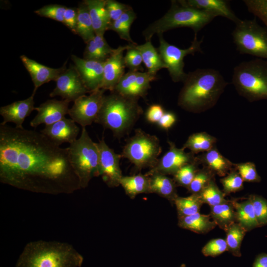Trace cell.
<instances>
[{
  "label": "cell",
  "instance_id": "obj_1",
  "mask_svg": "<svg viewBox=\"0 0 267 267\" xmlns=\"http://www.w3.org/2000/svg\"><path fill=\"white\" fill-rule=\"evenodd\" d=\"M0 181L36 193H70L81 189L67 148L41 132L1 124Z\"/></svg>",
  "mask_w": 267,
  "mask_h": 267
},
{
  "label": "cell",
  "instance_id": "obj_2",
  "mask_svg": "<svg viewBox=\"0 0 267 267\" xmlns=\"http://www.w3.org/2000/svg\"><path fill=\"white\" fill-rule=\"evenodd\" d=\"M183 82L178 104L194 113L205 111L215 105L228 84L219 71L212 68L190 72Z\"/></svg>",
  "mask_w": 267,
  "mask_h": 267
},
{
  "label": "cell",
  "instance_id": "obj_3",
  "mask_svg": "<svg viewBox=\"0 0 267 267\" xmlns=\"http://www.w3.org/2000/svg\"><path fill=\"white\" fill-rule=\"evenodd\" d=\"M84 258L66 242L37 240L27 243L16 267H81Z\"/></svg>",
  "mask_w": 267,
  "mask_h": 267
},
{
  "label": "cell",
  "instance_id": "obj_4",
  "mask_svg": "<svg viewBox=\"0 0 267 267\" xmlns=\"http://www.w3.org/2000/svg\"><path fill=\"white\" fill-rule=\"evenodd\" d=\"M142 113L137 98L113 91L104 95L95 123L110 129L117 137H121L131 129Z\"/></svg>",
  "mask_w": 267,
  "mask_h": 267
},
{
  "label": "cell",
  "instance_id": "obj_5",
  "mask_svg": "<svg viewBox=\"0 0 267 267\" xmlns=\"http://www.w3.org/2000/svg\"><path fill=\"white\" fill-rule=\"evenodd\" d=\"M218 15L213 12L182 4L178 0H172L168 11L160 19L150 24L142 32L146 41H151L153 36L173 29L187 27L192 29L194 35L209 24Z\"/></svg>",
  "mask_w": 267,
  "mask_h": 267
},
{
  "label": "cell",
  "instance_id": "obj_6",
  "mask_svg": "<svg viewBox=\"0 0 267 267\" xmlns=\"http://www.w3.org/2000/svg\"><path fill=\"white\" fill-rule=\"evenodd\" d=\"M232 83L238 94L253 102L267 99V61H243L233 69Z\"/></svg>",
  "mask_w": 267,
  "mask_h": 267
},
{
  "label": "cell",
  "instance_id": "obj_7",
  "mask_svg": "<svg viewBox=\"0 0 267 267\" xmlns=\"http://www.w3.org/2000/svg\"><path fill=\"white\" fill-rule=\"evenodd\" d=\"M67 148L80 188H85L93 177L100 176L99 155L96 143L92 140L86 128L83 127L80 136Z\"/></svg>",
  "mask_w": 267,
  "mask_h": 267
},
{
  "label": "cell",
  "instance_id": "obj_8",
  "mask_svg": "<svg viewBox=\"0 0 267 267\" xmlns=\"http://www.w3.org/2000/svg\"><path fill=\"white\" fill-rule=\"evenodd\" d=\"M161 152L160 142L156 136L137 129L125 145L121 155L128 159L136 169L141 170L154 167Z\"/></svg>",
  "mask_w": 267,
  "mask_h": 267
},
{
  "label": "cell",
  "instance_id": "obj_9",
  "mask_svg": "<svg viewBox=\"0 0 267 267\" xmlns=\"http://www.w3.org/2000/svg\"><path fill=\"white\" fill-rule=\"evenodd\" d=\"M231 35L240 54L267 59V29L261 26L256 19H240L235 23Z\"/></svg>",
  "mask_w": 267,
  "mask_h": 267
},
{
  "label": "cell",
  "instance_id": "obj_10",
  "mask_svg": "<svg viewBox=\"0 0 267 267\" xmlns=\"http://www.w3.org/2000/svg\"><path fill=\"white\" fill-rule=\"evenodd\" d=\"M197 35H194L191 45L185 49L179 48L168 43L163 38L162 34L158 35L160 44L157 50L174 82H183L187 75L183 70L184 57L189 54L194 55L196 52H202L201 45L203 38L198 40Z\"/></svg>",
  "mask_w": 267,
  "mask_h": 267
},
{
  "label": "cell",
  "instance_id": "obj_11",
  "mask_svg": "<svg viewBox=\"0 0 267 267\" xmlns=\"http://www.w3.org/2000/svg\"><path fill=\"white\" fill-rule=\"evenodd\" d=\"M105 91L99 89L77 99L69 110L71 119L82 128L95 122L102 105Z\"/></svg>",
  "mask_w": 267,
  "mask_h": 267
},
{
  "label": "cell",
  "instance_id": "obj_12",
  "mask_svg": "<svg viewBox=\"0 0 267 267\" xmlns=\"http://www.w3.org/2000/svg\"><path fill=\"white\" fill-rule=\"evenodd\" d=\"M99 155L100 176L103 181L110 187L118 186L123 176L120 167L121 154L110 148L104 137L96 143Z\"/></svg>",
  "mask_w": 267,
  "mask_h": 267
},
{
  "label": "cell",
  "instance_id": "obj_13",
  "mask_svg": "<svg viewBox=\"0 0 267 267\" xmlns=\"http://www.w3.org/2000/svg\"><path fill=\"white\" fill-rule=\"evenodd\" d=\"M55 82L56 86L49 94L51 97L60 96L63 100L74 102L86 93H90L74 66L66 69Z\"/></svg>",
  "mask_w": 267,
  "mask_h": 267
},
{
  "label": "cell",
  "instance_id": "obj_14",
  "mask_svg": "<svg viewBox=\"0 0 267 267\" xmlns=\"http://www.w3.org/2000/svg\"><path fill=\"white\" fill-rule=\"evenodd\" d=\"M169 150L159 159L154 167L146 173L147 175L153 173H160L165 175H174L179 169L185 165L196 160L192 152L187 153L182 148H178L175 144L168 141Z\"/></svg>",
  "mask_w": 267,
  "mask_h": 267
},
{
  "label": "cell",
  "instance_id": "obj_15",
  "mask_svg": "<svg viewBox=\"0 0 267 267\" xmlns=\"http://www.w3.org/2000/svg\"><path fill=\"white\" fill-rule=\"evenodd\" d=\"M131 44L119 46L114 48L111 55L104 61L103 79L100 89L113 92L115 87L125 73V50L130 48Z\"/></svg>",
  "mask_w": 267,
  "mask_h": 267
},
{
  "label": "cell",
  "instance_id": "obj_16",
  "mask_svg": "<svg viewBox=\"0 0 267 267\" xmlns=\"http://www.w3.org/2000/svg\"><path fill=\"white\" fill-rule=\"evenodd\" d=\"M74 66L89 92L100 89L103 79L104 62L71 55Z\"/></svg>",
  "mask_w": 267,
  "mask_h": 267
},
{
  "label": "cell",
  "instance_id": "obj_17",
  "mask_svg": "<svg viewBox=\"0 0 267 267\" xmlns=\"http://www.w3.org/2000/svg\"><path fill=\"white\" fill-rule=\"evenodd\" d=\"M69 103L67 100H47L35 107L37 114L31 121L30 126L36 128L42 124L49 125L60 121L68 114Z\"/></svg>",
  "mask_w": 267,
  "mask_h": 267
},
{
  "label": "cell",
  "instance_id": "obj_18",
  "mask_svg": "<svg viewBox=\"0 0 267 267\" xmlns=\"http://www.w3.org/2000/svg\"><path fill=\"white\" fill-rule=\"evenodd\" d=\"M80 129L72 119L64 118L49 125L45 126L40 131L50 141L59 146L64 143L69 144L78 138Z\"/></svg>",
  "mask_w": 267,
  "mask_h": 267
},
{
  "label": "cell",
  "instance_id": "obj_19",
  "mask_svg": "<svg viewBox=\"0 0 267 267\" xmlns=\"http://www.w3.org/2000/svg\"><path fill=\"white\" fill-rule=\"evenodd\" d=\"M24 67L29 73L34 89L33 94H35L37 89L45 83L57 79L66 69V63L60 68H52L41 64L24 55L20 56Z\"/></svg>",
  "mask_w": 267,
  "mask_h": 267
},
{
  "label": "cell",
  "instance_id": "obj_20",
  "mask_svg": "<svg viewBox=\"0 0 267 267\" xmlns=\"http://www.w3.org/2000/svg\"><path fill=\"white\" fill-rule=\"evenodd\" d=\"M35 94L32 95L27 99L18 100L2 106L0 108V115L3 118L1 125H6L7 123H13L15 127L22 129L23 123L26 117L35 109L34 100Z\"/></svg>",
  "mask_w": 267,
  "mask_h": 267
},
{
  "label": "cell",
  "instance_id": "obj_21",
  "mask_svg": "<svg viewBox=\"0 0 267 267\" xmlns=\"http://www.w3.org/2000/svg\"><path fill=\"white\" fill-rule=\"evenodd\" d=\"M180 3L189 7L211 12L236 23L240 20L225 0H178Z\"/></svg>",
  "mask_w": 267,
  "mask_h": 267
},
{
  "label": "cell",
  "instance_id": "obj_22",
  "mask_svg": "<svg viewBox=\"0 0 267 267\" xmlns=\"http://www.w3.org/2000/svg\"><path fill=\"white\" fill-rule=\"evenodd\" d=\"M197 158L199 164L220 177H225L234 168V164L222 155L216 147Z\"/></svg>",
  "mask_w": 267,
  "mask_h": 267
},
{
  "label": "cell",
  "instance_id": "obj_23",
  "mask_svg": "<svg viewBox=\"0 0 267 267\" xmlns=\"http://www.w3.org/2000/svg\"><path fill=\"white\" fill-rule=\"evenodd\" d=\"M106 0H85L95 35H104L111 21L106 8Z\"/></svg>",
  "mask_w": 267,
  "mask_h": 267
},
{
  "label": "cell",
  "instance_id": "obj_24",
  "mask_svg": "<svg viewBox=\"0 0 267 267\" xmlns=\"http://www.w3.org/2000/svg\"><path fill=\"white\" fill-rule=\"evenodd\" d=\"M147 176L149 177L150 193H156L174 203L178 196L176 189L177 184L174 179L167 175L157 173Z\"/></svg>",
  "mask_w": 267,
  "mask_h": 267
},
{
  "label": "cell",
  "instance_id": "obj_25",
  "mask_svg": "<svg viewBox=\"0 0 267 267\" xmlns=\"http://www.w3.org/2000/svg\"><path fill=\"white\" fill-rule=\"evenodd\" d=\"M210 215L197 213L191 215L178 217V225L197 233L205 234L213 230L217 225Z\"/></svg>",
  "mask_w": 267,
  "mask_h": 267
},
{
  "label": "cell",
  "instance_id": "obj_26",
  "mask_svg": "<svg viewBox=\"0 0 267 267\" xmlns=\"http://www.w3.org/2000/svg\"><path fill=\"white\" fill-rule=\"evenodd\" d=\"M231 201L236 212L237 223L247 232L259 227L253 206L249 198L241 202Z\"/></svg>",
  "mask_w": 267,
  "mask_h": 267
},
{
  "label": "cell",
  "instance_id": "obj_27",
  "mask_svg": "<svg viewBox=\"0 0 267 267\" xmlns=\"http://www.w3.org/2000/svg\"><path fill=\"white\" fill-rule=\"evenodd\" d=\"M135 47L139 51L147 72L156 75L157 72L163 68L167 69L157 49L152 45L151 41H147L140 45H135Z\"/></svg>",
  "mask_w": 267,
  "mask_h": 267
},
{
  "label": "cell",
  "instance_id": "obj_28",
  "mask_svg": "<svg viewBox=\"0 0 267 267\" xmlns=\"http://www.w3.org/2000/svg\"><path fill=\"white\" fill-rule=\"evenodd\" d=\"M120 185L122 186L126 194L132 199L139 194L150 193L149 177L146 174L123 176Z\"/></svg>",
  "mask_w": 267,
  "mask_h": 267
},
{
  "label": "cell",
  "instance_id": "obj_29",
  "mask_svg": "<svg viewBox=\"0 0 267 267\" xmlns=\"http://www.w3.org/2000/svg\"><path fill=\"white\" fill-rule=\"evenodd\" d=\"M210 215L217 225L225 230L231 224L236 222V212L231 200L210 207Z\"/></svg>",
  "mask_w": 267,
  "mask_h": 267
},
{
  "label": "cell",
  "instance_id": "obj_30",
  "mask_svg": "<svg viewBox=\"0 0 267 267\" xmlns=\"http://www.w3.org/2000/svg\"><path fill=\"white\" fill-rule=\"evenodd\" d=\"M217 139L207 133H197L190 135L182 147L187 148L193 154L206 152L215 146Z\"/></svg>",
  "mask_w": 267,
  "mask_h": 267
},
{
  "label": "cell",
  "instance_id": "obj_31",
  "mask_svg": "<svg viewBox=\"0 0 267 267\" xmlns=\"http://www.w3.org/2000/svg\"><path fill=\"white\" fill-rule=\"evenodd\" d=\"M77 10L76 34L86 43L95 36L92 21L88 7L84 2L79 6Z\"/></svg>",
  "mask_w": 267,
  "mask_h": 267
},
{
  "label": "cell",
  "instance_id": "obj_32",
  "mask_svg": "<svg viewBox=\"0 0 267 267\" xmlns=\"http://www.w3.org/2000/svg\"><path fill=\"white\" fill-rule=\"evenodd\" d=\"M136 18V15L133 9L124 13L118 19L111 22L108 30L116 32L121 39L124 40L131 44H137L130 36V28L132 24Z\"/></svg>",
  "mask_w": 267,
  "mask_h": 267
},
{
  "label": "cell",
  "instance_id": "obj_33",
  "mask_svg": "<svg viewBox=\"0 0 267 267\" xmlns=\"http://www.w3.org/2000/svg\"><path fill=\"white\" fill-rule=\"evenodd\" d=\"M224 231L227 251L235 257H241V246L247 231L237 222L231 224Z\"/></svg>",
  "mask_w": 267,
  "mask_h": 267
},
{
  "label": "cell",
  "instance_id": "obj_34",
  "mask_svg": "<svg viewBox=\"0 0 267 267\" xmlns=\"http://www.w3.org/2000/svg\"><path fill=\"white\" fill-rule=\"evenodd\" d=\"M178 217H182L199 213L203 204L199 194H191L190 196L182 197L178 196L174 200Z\"/></svg>",
  "mask_w": 267,
  "mask_h": 267
},
{
  "label": "cell",
  "instance_id": "obj_35",
  "mask_svg": "<svg viewBox=\"0 0 267 267\" xmlns=\"http://www.w3.org/2000/svg\"><path fill=\"white\" fill-rule=\"evenodd\" d=\"M198 194L203 204H207L210 207L222 204L228 201L225 198L226 195L217 185L215 178Z\"/></svg>",
  "mask_w": 267,
  "mask_h": 267
},
{
  "label": "cell",
  "instance_id": "obj_36",
  "mask_svg": "<svg viewBox=\"0 0 267 267\" xmlns=\"http://www.w3.org/2000/svg\"><path fill=\"white\" fill-rule=\"evenodd\" d=\"M198 164L199 163L196 157L195 161L185 165L179 169L173 175V179L177 185L187 188L199 170Z\"/></svg>",
  "mask_w": 267,
  "mask_h": 267
},
{
  "label": "cell",
  "instance_id": "obj_37",
  "mask_svg": "<svg viewBox=\"0 0 267 267\" xmlns=\"http://www.w3.org/2000/svg\"><path fill=\"white\" fill-rule=\"evenodd\" d=\"M215 174L203 167L196 173L190 184L187 188L191 194H199L209 182L214 178Z\"/></svg>",
  "mask_w": 267,
  "mask_h": 267
},
{
  "label": "cell",
  "instance_id": "obj_38",
  "mask_svg": "<svg viewBox=\"0 0 267 267\" xmlns=\"http://www.w3.org/2000/svg\"><path fill=\"white\" fill-rule=\"evenodd\" d=\"M225 195L235 192L243 188V180L234 168L226 176L220 180Z\"/></svg>",
  "mask_w": 267,
  "mask_h": 267
},
{
  "label": "cell",
  "instance_id": "obj_39",
  "mask_svg": "<svg viewBox=\"0 0 267 267\" xmlns=\"http://www.w3.org/2000/svg\"><path fill=\"white\" fill-rule=\"evenodd\" d=\"M249 199L253 206L259 226L267 224V200L262 196L252 194Z\"/></svg>",
  "mask_w": 267,
  "mask_h": 267
},
{
  "label": "cell",
  "instance_id": "obj_40",
  "mask_svg": "<svg viewBox=\"0 0 267 267\" xmlns=\"http://www.w3.org/2000/svg\"><path fill=\"white\" fill-rule=\"evenodd\" d=\"M66 7L59 4H49L36 10L34 12L44 17L63 23L64 13Z\"/></svg>",
  "mask_w": 267,
  "mask_h": 267
},
{
  "label": "cell",
  "instance_id": "obj_41",
  "mask_svg": "<svg viewBox=\"0 0 267 267\" xmlns=\"http://www.w3.org/2000/svg\"><path fill=\"white\" fill-rule=\"evenodd\" d=\"M248 11L260 19L267 29V0H243Z\"/></svg>",
  "mask_w": 267,
  "mask_h": 267
},
{
  "label": "cell",
  "instance_id": "obj_42",
  "mask_svg": "<svg viewBox=\"0 0 267 267\" xmlns=\"http://www.w3.org/2000/svg\"><path fill=\"white\" fill-rule=\"evenodd\" d=\"M234 168L238 172L244 181L260 182L261 177L258 175L255 164L246 162L234 164Z\"/></svg>",
  "mask_w": 267,
  "mask_h": 267
},
{
  "label": "cell",
  "instance_id": "obj_43",
  "mask_svg": "<svg viewBox=\"0 0 267 267\" xmlns=\"http://www.w3.org/2000/svg\"><path fill=\"white\" fill-rule=\"evenodd\" d=\"M227 251L225 239H213L207 242L202 249V254L206 257H215Z\"/></svg>",
  "mask_w": 267,
  "mask_h": 267
},
{
  "label": "cell",
  "instance_id": "obj_44",
  "mask_svg": "<svg viewBox=\"0 0 267 267\" xmlns=\"http://www.w3.org/2000/svg\"><path fill=\"white\" fill-rule=\"evenodd\" d=\"M139 71L130 70L121 78L114 91L127 96L131 89L135 84Z\"/></svg>",
  "mask_w": 267,
  "mask_h": 267
},
{
  "label": "cell",
  "instance_id": "obj_45",
  "mask_svg": "<svg viewBox=\"0 0 267 267\" xmlns=\"http://www.w3.org/2000/svg\"><path fill=\"white\" fill-rule=\"evenodd\" d=\"M135 45L131 44L130 48L127 50L124 56L125 66L131 71L140 70L141 63L143 62L141 55L138 50L135 47Z\"/></svg>",
  "mask_w": 267,
  "mask_h": 267
},
{
  "label": "cell",
  "instance_id": "obj_46",
  "mask_svg": "<svg viewBox=\"0 0 267 267\" xmlns=\"http://www.w3.org/2000/svg\"><path fill=\"white\" fill-rule=\"evenodd\" d=\"M106 8L111 22L117 20L124 13L133 9L130 5L115 0H106Z\"/></svg>",
  "mask_w": 267,
  "mask_h": 267
},
{
  "label": "cell",
  "instance_id": "obj_47",
  "mask_svg": "<svg viewBox=\"0 0 267 267\" xmlns=\"http://www.w3.org/2000/svg\"><path fill=\"white\" fill-rule=\"evenodd\" d=\"M157 79V76L147 72H139L135 85L140 89L143 97L150 88V83Z\"/></svg>",
  "mask_w": 267,
  "mask_h": 267
},
{
  "label": "cell",
  "instance_id": "obj_48",
  "mask_svg": "<svg viewBox=\"0 0 267 267\" xmlns=\"http://www.w3.org/2000/svg\"><path fill=\"white\" fill-rule=\"evenodd\" d=\"M93 39L101 58L104 61L112 53L114 48H112L107 44L104 35H95Z\"/></svg>",
  "mask_w": 267,
  "mask_h": 267
},
{
  "label": "cell",
  "instance_id": "obj_49",
  "mask_svg": "<svg viewBox=\"0 0 267 267\" xmlns=\"http://www.w3.org/2000/svg\"><path fill=\"white\" fill-rule=\"evenodd\" d=\"M77 10L73 8L66 7L64 13L63 24L73 33L76 34Z\"/></svg>",
  "mask_w": 267,
  "mask_h": 267
},
{
  "label": "cell",
  "instance_id": "obj_50",
  "mask_svg": "<svg viewBox=\"0 0 267 267\" xmlns=\"http://www.w3.org/2000/svg\"><path fill=\"white\" fill-rule=\"evenodd\" d=\"M165 112L161 105L152 104L146 111V118L147 120L151 123H158Z\"/></svg>",
  "mask_w": 267,
  "mask_h": 267
},
{
  "label": "cell",
  "instance_id": "obj_51",
  "mask_svg": "<svg viewBox=\"0 0 267 267\" xmlns=\"http://www.w3.org/2000/svg\"><path fill=\"white\" fill-rule=\"evenodd\" d=\"M93 38L86 43V47L84 51L83 58L88 60L103 61L97 49Z\"/></svg>",
  "mask_w": 267,
  "mask_h": 267
},
{
  "label": "cell",
  "instance_id": "obj_52",
  "mask_svg": "<svg viewBox=\"0 0 267 267\" xmlns=\"http://www.w3.org/2000/svg\"><path fill=\"white\" fill-rule=\"evenodd\" d=\"M176 122V116L171 112H165L158 122V125L162 129L168 130L172 127Z\"/></svg>",
  "mask_w": 267,
  "mask_h": 267
},
{
  "label": "cell",
  "instance_id": "obj_53",
  "mask_svg": "<svg viewBox=\"0 0 267 267\" xmlns=\"http://www.w3.org/2000/svg\"><path fill=\"white\" fill-rule=\"evenodd\" d=\"M253 267H267V254L259 255L254 262Z\"/></svg>",
  "mask_w": 267,
  "mask_h": 267
},
{
  "label": "cell",
  "instance_id": "obj_54",
  "mask_svg": "<svg viewBox=\"0 0 267 267\" xmlns=\"http://www.w3.org/2000/svg\"><path fill=\"white\" fill-rule=\"evenodd\" d=\"M180 267H186L185 265H182Z\"/></svg>",
  "mask_w": 267,
  "mask_h": 267
}]
</instances>
